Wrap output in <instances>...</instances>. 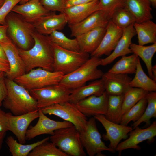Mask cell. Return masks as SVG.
Wrapping results in <instances>:
<instances>
[{"label":"cell","mask_w":156,"mask_h":156,"mask_svg":"<svg viewBox=\"0 0 156 156\" xmlns=\"http://www.w3.org/2000/svg\"><path fill=\"white\" fill-rule=\"evenodd\" d=\"M50 141L68 156H85L79 132L74 125L57 129L49 137Z\"/></svg>","instance_id":"5"},{"label":"cell","mask_w":156,"mask_h":156,"mask_svg":"<svg viewBox=\"0 0 156 156\" xmlns=\"http://www.w3.org/2000/svg\"><path fill=\"white\" fill-rule=\"evenodd\" d=\"M7 24H0V42L6 41L9 38L7 34Z\"/></svg>","instance_id":"45"},{"label":"cell","mask_w":156,"mask_h":156,"mask_svg":"<svg viewBox=\"0 0 156 156\" xmlns=\"http://www.w3.org/2000/svg\"><path fill=\"white\" fill-rule=\"evenodd\" d=\"M111 20L116 26L123 29L136 22L134 16L125 7L116 10L112 14Z\"/></svg>","instance_id":"37"},{"label":"cell","mask_w":156,"mask_h":156,"mask_svg":"<svg viewBox=\"0 0 156 156\" xmlns=\"http://www.w3.org/2000/svg\"><path fill=\"white\" fill-rule=\"evenodd\" d=\"M33 46L24 50L18 47L19 54L28 72L37 67L54 71V55L52 42L49 35L41 34L35 31L32 34Z\"/></svg>","instance_id":"1"},{"label":"cell","mask_w":156,"mask_h":156,"mask_svg":"<svg viewBox=\"0 0 156 156\" xmlns=\"http://www.w3.org/2000/svg\"><path fill=\"white\" fill-rule=\"evenodd\" d=\"M8 130L16 136L19 143H26L25 136L27 129L31 123L38 118V110L18 116L7 113Z\"/></svg>","instance_id":"14"},{"label":"cell","mask_w":156,"mask_h":156,"mask_svg":"<svg viewBox=\"0 0 156 156\" xmlns=\"http://www.w3.org/2000/svg\"><path fill=\"white\" fill-rule=\"evenodd\" d=\"M134 77L131 81V87L142 89L148 92L156 91V82L148 77L142 67L139 58L138 60Z\"/></svg>","instance_id":"28"},{"label":"cell","mask_w":156,"mask_h":156,"mask_svg":"<svg viewBox=\"0 0 156 156\" xmlns=\"http://www.w3.org/2000/svg\"><path fill=\"white\" fill-rule=\"evenodd\" d=\"M11 11L20 15L30 23L51 12L44 7L40 0H29L25 3L16 5Z\"/></svg>","instance_id":"24"},{"label":"cell","mask_w":156,"mask_h":156,"mask_svg":"<svg viewBox=\"0 0 156 156\" xmlns=\"http://www.w3.org/2000/svg\"><path fill=\"white\" fill-rule=\"evenodd\" d=\"M21 0H5L0 8V24H6L5 18L8 14L12 11L13 8Z\"/></svg>","instance_id":"40"},{"label":"cell","mask_w":156,"mask_h":156,"mask_svg":"<svg viewBox=\"0 0 156 156\" xmlns=\"http://www.w3.org/2000/svg\"><path fill=\"white\" fill-rule=\"evenodd\" d=\"M29 0H21L19 2L20 4H22L25 3Z\"/></svg>","instance_id":"51"},{"label":"cell","mask_w":156,"mask_h":156,"mask_svg":"<svg viewBox=\"0 0 156 156\" xmlns=\"http://www.w3.org/2000/svg\"><path fill=\"white\" fill-rule=\"evenodd\" d=\"M40 109L45 114L54 115L64 121L72 123L79 132L85 128L88 120L87 117L74 104L68 101L55 104Z\"/></svg>","instance_id":"9"},{"label":"cell","mask_w":156,"mask_h":156,"mask_svg":"<svg viewBox=\"0 0 156 156\" xmlns=\"http://www.w3.org/2000/svg\"><path fill=\"white\" fill-rule=\"evenodd\" d=\"M31 23L35 31L46 35H49L54 31L62 30L68 23L63 13L56 14L54 12H51Z\"/></svg>","instance_id":"15"},{"label":"cell","mask_w":156,"mask_h":156,"mask_svg":"<svg viewBox=\"0 0 156 156\" xmlns=\"http://www.w3.org/2000/svg\"><path fill=\"white\" fill-rule=\"evenodd\" d=\"M124 95H108L107 110L106 118L108 120L117 124H120L123 115L122 104Z\"/></svg>","instance_id":"29"},{"label":"cell","mask_w":156,"mask_h":156,"mask_svg":"<svg viewBox=\"0 0 156 156\" xmlns=\"http://www.w3.org/2000/svg\"><path fill=\"white\" fill-rule=\"evenodd\" d=\"M96 119L93 116L88 120L85 129L79 132L81 144L89 156H104L103 151L114 153L115 151L107 146L101 140V136L97 129Z\"/></svg>","instance_id":"8"},{"label":"cell","mask_w":156,"mask_h":156,"mask_svg":"<svg viewBox=\"0 0 156 156\" xmlns=\"http://www.w3.org/2000/svg\"><path fill=\"white\" fill-rule=\"evenodd\" d=\"M101 58L91 56L84 64L73 72L63 76L59 84L71 90L85 84L90 81L101 78L104 73L98 68Z\"/></svg>","instance_id":"4"},{"label":"cell","mask_w":156,"mask_h":156,"mask_svg":"<svg viewBox=\"0 0 156 156\" xmlns=\"http://www.w3.org/2000/svg\"><path fill=\"white\" fill-rule=\"evenodd\" d=\"M64 0H40L44 7L49 12H63Z\"/></svg>","instance_id":"41"},{"label":"cell","mask_w":156,"mask_h":156,"mask_svg":"<svg viewBox=\"0 0 156 156\" xmlns=\"http://www.w3.org/2000/svg\"><path fill=\"white\" fill-rule=\"evenodd\" d=\"M99 0H64V8L75 5L83 4L91 1Z\"/></svg>","instance_id":"44"},{"label":"cell","mask_w":156,"mask_h":156,"mask_svg":"<svg viewBox=\"0 0 156 156\" xmlns=\"http://www.w3.org/2000/svg\"><path fill=\"white\" fill-rule=\"evenodd\" d=\"M105 91L108 95H124L131 87L132 78L128 74L114 73L107 71L104 73L101 78Z\"/></svg>","instance_id":"20"},{"label":"cell","mask_w":156,"mask_h":156,"mask_svg":"<svg viewBox=\"0 0 156 156\" xmlns=\"http://www.w3.org/2000/svg\"><path fill=\"white\" fill-rule=\"evenodd\" d=\"M151 5H152L154 8H155L156 7V0H149Z\"/></svg>","instance_id":"50"},{"label":"cell","mask_w":156,"mask_h":156,"mask_svg":"<svg viewBox=\"0 0 156 156\" xmlns=\"http://www.w3.org/2000/svg\"><path fill=\"white\" fill-rule=\"evenodd\" d=\"M64 75L61 72L38 68L16 77L14 81L29 91L58 84Z\"/></svg>","instance_id":"6"},{"label":"cell","mask_w":156,"mask_h":156,"mask_svg":"<svg viewBox=\"0 0 156 156\" xmlns=\"http://www.w3.org/2000/svg\"><path fill=\"white\" fill-rule=\"evenodd\" d=\"M148 92L140 88H130L124 94L122 104L123 115L140 100L145 97Z\"/></svg>","instance_id":"33"},{"label":"cell","mask_w":156,"mask_h":156,"mask_svg":"<svg viewBox=\"0 0 156 156\" xmlns=\"http://www.w3.org/2000/svg\"><path fill=\"white\" fill-rule=\"evenodd\" d=\"M49 140V137H47L35 143L25 145L18 142L13 136H10L7 137L6 142L12 156H27L36 146Z\"/></svg>","instance_id":"32"},{"label":"cell","mask_w":156,"mask_h":156,"mask_svg":"<svg viewBox=\"0 0 156 156\" xmlns=\"http://www.w3.org/2000/svg\"><path fill=\"white\" fill-rule=\"evenodd\" d=\"M125 0H99L101 10L107 13L111 19L114 12L117 9L125 7Z\"/></svg>","instance_id":"39"},{"label":"cell","mask_w":156,"mask_h":156,"mask_svg":"<svg viewBox=\"0 0 156 156\" xmlns=\"http://www.w3.org/2000/svg\"><path fill=\"white\" fill-rule=\"evenodd\" d=\"M10 69L9 64L0 62V73L3 72L5 73H7L9 72Z\"/></svg>","instance_id":"47"},{"label":"cell","mask_w":156,"mask_h":156,"mask_svg":"<svg viewBox=\"0 0 156 156\" xmlns=\"http://www.w3.org/2000/svg\"><path fill=\"white\" fill-rule=\"evenodd\" d=\"M136 34L133 24L123 29L122 35L113 51L107 57L101 58L100 65L106 66L119 57L132 53L130 46L132 38Z\"/></svg>","instance_id":"21"},{"label":"cell","mask_w":156,"mask_h":156,"mask_svg":"<svg viewBox=\"0 0 156 156\" xmlns=\"http://www.w3.org/2000/svg\"><path fill=\"white\" fill-rule=\"evenodd\" d=\"M8 37L18 48L27 50L34 43L32 34L35 30L32 24L20 15L11 12L5 18Z\"/></svg>","instance_id":"3"},{"label":"cell","mask_w":156,"mask_h":156,"mask_svg":"<svg viewBox=\"0 0 156 156\" xmlns=\"http://www.w3.org/2000/svg\"><path fill=\"white\" fill-rule=\"evenodd\" d=\"M6 132H0V150L1 148L2 145Z\"/></svg>","instance_id":"48"},{"label":"cell","mask_w":156,"mask_h":156,"mask_svg":"<svg viewBox=\"0 0 156 156\" xmlns=\"http://www.w3.org/2000/svg\"><path fill=\"white\" fill-rule=\"evenodd\" d=\"M28 156H68L53 142L46 141L34 148Z\"/></svg>","instance_id":"38"},{"label":"cell","mask_w":156,"mask_h":156,"mask_svg":"<svg viewBox=\"0 0 156 156\" xmlns=\"http://www.w3.org/2000/svg\"><path fill=\"white\" fill-rule=\"evenodd\" d=\"M152 79L156 82V65L152 66Z\"/></svg>","instance_id":"49"},{"label":"cell","mask_w":156,"mask_h":156,"mask_svg":"<svg viewBox=\"0 0 156 156\" xmlns=\"http://www.w3.org/2000/svg\"><path fill=\"white\" fill-rule=\"evenodd\" d=\"M94 117L104 128L106 133L103 135V137L104 140L109 141V147L115 151L120 141L126 138L128 133L133 130L132 127L119 124L108 120L104 115L97 114Z\"/></svg>","instance_id":"11"},{"label":"cell","mask_w":156,"mask_h":156,"mask_svg":"<svg viewBox=\"0 0 156 156\" xmlns=\"http://www.w3.org/2000/svg\"><path fill=\"white\" fill-rule=\"evenodd\" d=\"M139 58L134 53L129 56H122L108 71L114 73L128 75L135 73Z\"/></svg>","instance_id":"31"},{"label":"cell","mask_w":156,"mask_h":156,"mask_svg":"<svg viewBox=\"0 0 156 156\" xmlns=\"http://www.w3.org/2000/svg\"><path fill=\"white\" fill-rule=\"evenodd\" d=\"M6 96L2 104L14 115L18 116L38 109L37 103L29 91L14 80L5 78Z\"/></svg>","instance_id":"2"},{"label":"cell","mask_w":156,"mask_h":156,"mask_svg":"<svg viewBox=\"0 0 156 156\" xmlns=\"http://www.w3.org/2000/svg\"><path fill=\"white\" fill-rule=\"evenodd\" d=\"M146 97L147 100L146 107L141 117L132 125V127L133 129L142 122H145L148 125L151 118H156V92H148Z\"/></svg>","instance_id":"35"},{"label":"cell","mask_w":156,"mask_h":156,"mask_svg":"<svg viewBox=\"0 0 156 156\" xmlns=\"http://www.w3.org/2000/svg\"><path fill=\"white\" fill-rule=\"evenodd\" d=\"M99 0L76 5L65 8V14L69 25L77 23L95 12L101 10Z\"/></svg>","instance_id":"22"},{"label":"cell","mask_w":156,"mask_h":156,"mask_svg":"<svg viewBox=\"0 0 156 156\" xmlns=\"http://www.w3.org/2000/svg\"><path fill=\"white\" fill-rule=\"evenodd\" d=\"M123 29L116 26L111 20L106 27L105 33L97 49L91 54V56L100 57L109 55L115 48L121 37Z\"/></svg>","instance_id":"18"},{"label":"cell","mask_w":156,"mask_h":156,"mask_svg":"<svg viewBox=\"0 0 156 156\" xmlns=\"http://www.w3.org/2000/svg\"><path fill=\"white\" fill-rule=\"evenodd\" d=\"M129 133V137L119 143L116 151L119 152L125 150L133 148L137 150L141 149L138 144L145 140L151 141L156 135V121H154L150 125L144 129L136 127Z\"/></svg>","instance_id":"17"},{"label":"cell","mask_w":156,"mask_h":156,"mask_svg":"<svg viewBox=\"0 0 156 156\" xmlns=\"http://www.w3.org/2000/svg\"><path fill=\"white\" fill-rule=\"evenodd\" d=\"M7 58L10 70L5 73L6 78L14 80L16 77L26 73L25 64L20 56L18 47L9 38L4 42H0Z\"/></svg>","instance_id":"12"},{"label":"cell","mask_w":156,"mask_h":156,"mask_svg":"<svg viewBox=\"0 0 156 156\" xmlns=\"http://www.w3.org/2000/svg\"><path fill=\"white\" fill-rule=\"evenodd\" d=\"M38 120L36 124L27 129L25 136L26 140H30L39 135L43 134L52 135L55 130L61 128L70 127L73 124L68 122L56 121L51 120L38 109Z\"/></svg>","instance_id":"13"},{"label":"cell","mask_w":156,"mask_h":156,"mask_svg":"<svg viewBox=\"0 0 156 156\" xmlns=\"http://www.w3.org/2000/svg\"><path fill=\"white\" fill-rule=\"evenodd\" d=\"M72 90L59 84L29 91L41 109L56 103L68 101Z\"/></svg>","instance_id":"10"},{"label":"cell","mask_w":156,"mask_h":156,"mask_svg":"<svg viewBox=\"0 0 156 156\" xmlns=\"http://www.w3.org/2000/svg\"><path fill=\"white\" fill-rule=\"evenodd\" d=\"M111 18L107 14L102 10H98L81 21L69 25L71 36H77L95 28L106 27Z\"/></svg>","instance_id":"16"},{"label":"cell","mask_w":156,"mask_h":156,"mask_svg":"<svg viewBox=\"0 0 156 156\" xmlns=\"http://www.w3.org/2000/svg\"><path fill=\"white\" fill-rule=\"evenodd\" d=\"M49 36L53 43L62 48L75 51H81L75 38L70 39L63 33L58 31H53Z\"/></svg>","instance_id":"36"},{"label":"cell","mask_w":156,"mask_h":156,"mask_svg":"<svg viewBox=\"0 0 156 156\" xmlns=\"http://www.w3.org/2000/svg\"><path fill=\"white\" fill-rule=\"evenodd\" d=\"M5 73L3 72L0 73V107L7 94V88L5 78Z\"/></svg>","instance_id":"42"},{"label":"cell","mask_w":156,"mask_h":156,"mask_svg":"<svg viewBox=\"0 0 156 156\" xmlns=\"http://www.w3.org/2000/svg\"><path fill=\"white\" fill-rule=\"evenodd\" d=\"M151 5L149 0H125V7L134 16L136 22L140 23L153 18Z\"/></svg>","instance_id":"26"},{"label":"cell","mask_w":156,"mask_h":156,"mask_svg":"<svg viewBox=\"0 0 156 156\" xmlns=\"http://www.w3.org/2000/svg\"><path fill=\"white\" fill-rule=\"evenodd\" d=\"M105 91L102 79H96L87 85H84L72 90L68 101L75 104L79 101L92 95L99 96Z\"/></svg>","instance_id":"25"},{"label":"cell","mask_w":156,"mask_h":156,"mask_svg":"<svg viewBox=\"0 0 156 156\" xmlns=\"http://www.w3.org/2000/svg\"><path fill=\"white\" fill-rule=\"evenodd\" d=\"M8 130L7 113L0 108V132H6Z\"/></svg>","instance_id":"43"},{"label":"cell","mask_w":156,"mask_h":156,"mask_svg":"<svg viewBox=\"0 0 156 156\" xmlns=\"http://www.w3.org/2000/svg\"><path fill=\"white\" fill-rule=\"evenodd\" d=\"M130 48L132 53L141 58L144 62L149 77L152 79V60L156 52V42L147 46L140 45L132 43Z\"/></svg>","instance_id":"30"},{"label":"cell","mask_w":156,"mask_h":156,"mask_svg":"<svg viewBox=\"0 0 156 156\" xmlns=\"http://www.w3.org/2000/svg\"><path fill=\"white\" fill-rule=\"evenodd\" d=\"M107 96L108 95L105 91L100 96H90L74 104L86 117L97 114L105 116L107 110Z\"/></svg>","instance_id":"19"},{"label":"cell","mask_w":156,"mask_h":156,"mask_svg":"<svg viewBox=\"0 0 156 156\" xmlns=\"http://www.w3.org/2000/svg\"><path fill=\"white\" fill-rule=\"evenodd\" d=\"M147 104L146 96L123 114L120 124L127 126L131 121L134 122L138 120L143 114Z\"/></svg>","instance_id":"34"},{"label":"cell","mask_w":156,"mask_h":156,"mask_svg":"<svg viewBox=\"0 0 156 156\" xmlns=\"http://www.w3.org/2000/svg\"><path fill=\"white\" fill-rule=\"evenodd\" d=\"M106 27H97L75 37L81 51L90 54L94 52L100 45L105 33Z\"/></svg>","instance_id":"23"},{"label":"cell","mask_w":156,"mask_h":156,"mask_svg":"<svg viewBox=\"0 0 156 156\" xmlns=\"http://www.w3.org/2000/svg\"><path fill=\"white\" fill-rule=\"evenodd\" d=\"M54 55V71L64 75L74 71L89 58V54L62 48L52 42Z\"/></svg>","instance_id":"7"},{"label":"cell","mask_w":156,"mask_h":156,"mask_svg":"<svg viewBox=\"0 0 156 156\" xmlns=\"http://www.w3.org/2000/svg\"><path fill=\"white\" fill-rule=\"evenodd\" d=\"M0 62L7 64L9 62L4 50L0 44Z\"/></svg>","instance_id":"46"},{"label":"cell","mask_w":156,"mask_h":156,"mask_svg":"<svg viewBox=\"0 0 156 156\" xmlns=\"http://www.w3.org/2000/svg\"><path fill=\"white\" fill-rule=\"evenodd\" d=\"M5 0H0V8L4 3Z\"/></svg>","instance_id":"52"},{"label":"cell","mask_w":156,"mask_h":156,"mask_svg":"<svg viewBox=\"0 0 156 156\" xmlns=\"http://www.w3.org/2000/svg\"><path fill=\"white\" fill-rule=\"evenodd\" d=\"M133 26L138 35L139 45L156 42V24L151 20L135 22Z\"/></svg>","instance_id":"27"}]
</instances>
